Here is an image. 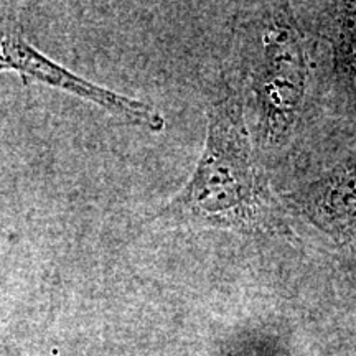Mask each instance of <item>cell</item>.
Masks as SVG:
<instances>
[{
	"label": "cell",
	"instance_id": "obj_1",
	"mask_svg": "<svg viewBox=\"0 0 356 356\" xmlns=\"http://www.w3.org/2000/svg\"><path fill=\"white\" fill-rule=\"evenodd\" d=\"M173 225L274 233L277 208L252 157L238 91L221 84L207 109L202 157L181 190L155 215Z\"/></svg>",
	"mask_w": 356,
	"mask_h": 356
},
{
	"label": "cell",
	"instance_id": "obj_2",
	"mask_svg": "<svg viewBox=\"0 0 356 356\" xmlns=\"http://www.w3.org/2000/svg\"><path fill=\"white\" fill-rule=\"evenodd\" d=\"M262 60L254 74L261 129L273 145L284 144L302 109L307 61L300 37L286 15H275L266 26Z\"/></svg>",
	"mask_w": 356,
	"mask_h": 356
},
{
	"label": "cell",
	"instance_id": "obj_3",
	"mask_svg": "<svg viewBox=\"0 0 356 356\" xmlns=\"http://www.w3.org/2000/svg\"><path fill=\"white\" fill-rule=\"evenodd\" d=\"M0 71H15L26 79L61 89L132 126L150 132H162L165 129V118L157 108L102 88L58 65L37 50L22 33L19 24L8 17H0Z\"/></svg>",
	"mask_w": 356,
	"mask_h": 356
},
{
	"label": "cell",
	"instance_id": "obj_4",
	"mask_svg": "<svg viewBox=\"0 0 356 356\" xmlns=\"http://www.w3.org/2000/svg\"><path fill=\"white\" fill-rule=\"evenodd\" d=\"M292 200L333 241L356 251V154L293 193Z\"/></svg>",
	"mask_w": 356,
	"mask_h": 356
},
{
	"label": "cell",
	"instance_id": "obj_5",
	"mask_svg": "<svg viewBox=\"0 0 356 356\" xmlns=\"http://www.w3.org/2000/svg\"><path fill=\"white\" fill-rule=\"evenodd\" d=\"M333 70L341 81L353 83L356 79V2H343L338 8Z\"/></svg>",
	"mask_w": 356,
	"mask_h": 356
}]
</instances>
